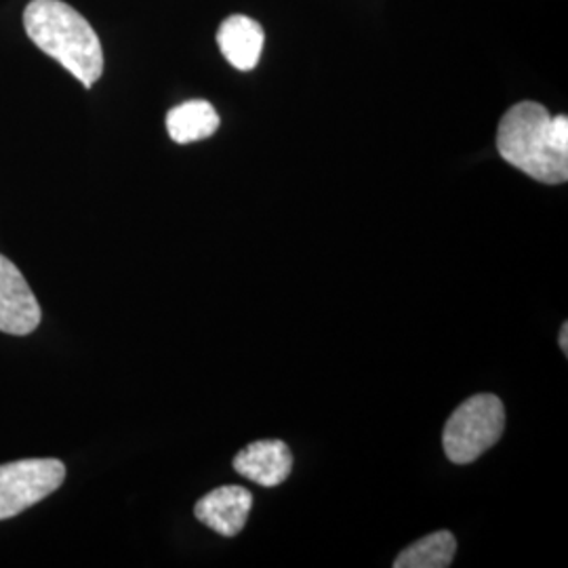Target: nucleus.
<instances>
[{"instance_id": "obj_11", "label": "nucleus", "mask_w": 568, "mask_h": 568, "mask_svg": "<svg viewBox=\"0 0 568 568\" xmlns=\"http://www.w3.org/2000/svg\"><path fill=\"white\" fill-rule=\"evenodd\" d=\"M560 347H562V352L567 354L568 352V325L565 323L562 325V331H560Z\"/></svg>"}, {"instance_id": "obj_3", "label": "nucleus", "mask_w": 568, "mask_h": 568, "mask_svg": "<svg viewBox=\"0 0 568 568\" xmlns=\"http://www.w3.org/2000/svg\"><path fill=\"white\" fill-rule=\"evenodd\" d=\"M506 427L504 403L493 394H476L448 417L443 445L453 464L466 466L495 447Z\"/></svg>"}, {"instance_id": "obj_2", "label": "nucleus", "mask_w": 568, "mask_h": 568, "mask_svg": "<svg viewBox=\"0 0 568 568\" xmlns=\"http://www.w3.org/2000/svg\"><path fill=\"white\" fill-rule=\"evenodd\" d=\"M23 28L42 53L60 61L89 89L103 74V49L91 23L61 0H32Z\"/></svg>"}, {"instance_id": "obj_9", "label": "nucleus", "mask_w": 568, "mask_h": 568, "mask_svg": "<svg viewBox=\"0 0 568 568\" xmlns=\"http://www.w3.org/2000/svg\"><path fill=\"white\" fill-rule=\"evenodd\" d=\"M220 129V114L204 100L185 102L166 114V131L175 143H194Z\"/></svg>"}, {"instance_id": "obj_8", "label": "nucleus", "mask_w": 568, "mask_h": 568, "mask_svg": "<svg viewBox=\"0 0 568 568\" xmlns=\"http://www.w3.org/2000/svg\"><path fill=\"white\" fill-rule=\"evenodd\" d=\"M264 39V28L246 16L227 18L217 32V42L225 60L243 72L253 70L262 60Z\"/></svg>"}, {"instance_id": "obj_6", "label": "nucleus", "mask_w": 568, "mask_h": 568, "mask_svg": "<svg viewBox=\"0 0 568 568\" xmlns=\"http://www.w3.org/2000/svg\"><path fill=\"white\" fill-rule=\"evenodd\" d=\"M253 508V495L243 487H220L206 493L196 504L194 514L204 527L213 528L224 537H234L243 530Z\"/></svg>"}, {"instance_id": "obj_7", "label": "nucleus", "mask_w": 568, "mask_h": 568, "mask_svg": "<svg viewBox=\"0 0 568 568\" xmlns=\"http://www.w3.org/2000/svg\"><path fill=\"white\" fill-rule=\"evenodd\" d=\"M234 469L260 487H278L291 476L293 455L283 440H257L234 457Z\"/></svg>"}, {"instance_id": "obj_4", "label": "nucleus", "mask_w": 568, "mask_h": 568, "mask_svg": "<svg viewBox=\"0 0 568 568\" xmlns=\"http://www.w3.org/2000/svg\"><path fill=\"white\" fill-rule=\"evenodd\" d=\"M65 467L58 459H23L0 466V520L49 497L63 485Z\"/></svg>"}, {"instance_id": "obj_5", "label": "nucleus", "mask_w": 568, "mask_h": 568, "mask_svg": "<svg viewBox=\"0 0 568 568\" xmlns=\"http://www.w3.org/2000/svg\"><path fill=\"white\" fill-rule=\"evenodd\" d=\"M41 325V305L18 265L0 255V331L28 335Z\"/></svg>"}, {"instance_id": "obj_10", "label": "nucleus", "mask_w": 568, "mask_h": 568, "mask_svg": "<svg viewBox=\"0 0 568 568\" xmlns=\"http://www.w3.org/2000/svg\"><path fill=\"white\" fill-rule=\"evenodd\" d=\"M457 551V539L448 530L432 532L396 558V568H447Z\"/></svg>"}, {"instance_id": "obj_1", "label": "nucleus", "mask_w": 568, "mask_h": 568, "mask_svg": "<svg viewBox=\"0 0 568 568\" xmlns=\"http://www.w3.org/2000/svg\"><path fill=\"white\" fill-rule=\"evenodd\" d=\"M497 150L504 161L541 183L568 180V119L549 116L541 103L509 108L497 129Z\"/></svg>"}]
</instances>
